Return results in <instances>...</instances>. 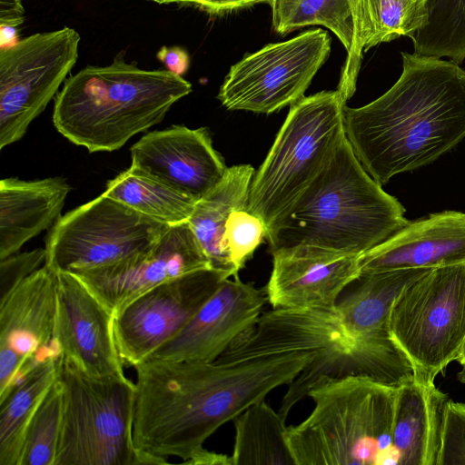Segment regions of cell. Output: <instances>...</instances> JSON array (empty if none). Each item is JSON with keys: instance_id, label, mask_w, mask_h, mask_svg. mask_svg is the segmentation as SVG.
Masks as SVG:
<instances>
[{"instance_id": "6da1fadb", "label": "cell", "mask_w": 465, "mask_h": 465, "mask_svg": "<svg viewBox=\"0 0 465 465\" xmlns=\"http://www.w3.org/2000/svg\"><path fill=\"white\" fill-rule=\"evenodd\" d=\"M317 354L297 351L232 362L146 359L134 367L136 449L186 462L217 429L290 384Z\"/></svg>"}, {"instance_id": "7a4b0ae2", "label": "cell", "mask_w": 465, "mask_h": 465, "mask_svg": "<svg viewBox=\"0 0 465 465\" xmlns=\"http://www.w3.org/2000/svg\"><path fill=\"white\" fill-rule=\"evenodd\" d=\"M401 55L391 88L361 107H343L345 136L380 185L434 162L465 137V71L453 61Z\"/></svg>"}, {"instance_id": "3957f363", "label": "cell", "mask_w": 465, "mask_h": 465, "mask_svg": "<svg viewBox=\"0 0 465 465\" xmlns=\"http://www.w3.org/2000/svg\"><path fill=\"white\" fill-rule=\"evenodd\" d=\"M362 167L346 136L292 210L266 234L271 252L308 247L361 256L409 221Z\"/></svg>"}, {"instance_id": "277c9868", "label": "cell", "mask_w": 465, "mask_h": 465, "mask_svg": "<svg viewBox=\"0 0 465 465\" xmlns=\"http://www.w3.org/2000/svg\"><path fill=\"white\" fill-rule=\"evenodd\" d=\"M192 84L168 70H143L115 57L66 78L54 98L53 123L71 143L90 153L120 149L161 123Z\"/></svg>"}, {"instance_id": "5b68a950", "label": "cell", "mask_w": 465, "mask_h": 465, "mask_svg": "<svg viewBox=\"0 0 465 465\" xmlns=\"http://www.w3.org/2000/svg\"><path fill=\"white\" fill-rule=\"evenodd\" d=\"M396 389L361 375L321 379L307 394L312 413L287 428L296 465H398Z\"/></svg>"}, {"instance_id": "8992f818", "label": "cell", "mask_w": 465, "mask_h": 465, "mask_svg": "<svg viewBox=\"0 0 465 465\" xmlns=\"http://www.w3.org/2000/svg\"><path fill=\"white\" fill-rule=\"evenodd\" d=\"M297 351L318 354L289 384L278 411L285 420L324 377L361 375L391 387L398 382L391 366L351 340L334 308H273L262 313L216 361L232 362Z\"/></svg>"}, {"instance_id": "52a82bcc", "label": "cell", "mask_w": 465, "mask_h": 465, "mask_svg": "<svg viewBox=\"0 0 465 465\" xmlns=\"http://www.w3.org/2000/svg\"><path fill=\"white\" fill-rule=\"evenodd\" d=\"M345 104L338 90L291 104L249 191L246 209L263 221L267 232L287 215L345 138Z\"/></svg>"}, {"instance_id": "ba28073f", "label": "cell", "mask_w": 465, "mask_h": 465, "mask_svg": "<svg viewBox=\"0 0 465 465\" xmlns=\"http://www.w3.org/2000/svg\"><path fill=\"white\" fill-rule=\"evenodd\" d=\"M58 377L64 408L54 465L164 464L134 442L135 383L87 374L63 354Z\"/></svg>"}, {"instance_id": "9c48e42d", "label": "cell", "mask_w": 465, "mask_h": 465, "mask_svg": "<svg viewBox=\"0 0 465 465\" xmlns=\"http://www.w3.org/2000/svg\"><path fill=\"white\" fill-rule=\"evenodd\" d=\"M390 331L417 377L434 381L458 360L465 339V263L430 269L405 286L392 306Z\"/></svg>"}, {"instance_id": "30bf717a", "label": "cell", "mask_w": 465, "mask_h": 465, "mask_svg": "<svg viewBox=\"0 0 465 465\" xmlns=\"http://www.w3.org/2000/svg\"><path fill=\"white\" fill-rule=\"evenodd\" d=\"M170 228L102 193L60 216L45 239V264L78 273L149 252Z\"/></svg>"}, {"instance_id": "8fae6325", "label": "cell", "mask_w": 465, "mask_h": 465, "mask_svg": "<svg viewBox=\"0 0 465 465\" xmlns=\"http://www.w3.org/2000/svg\"><path fill=\"white\" fill-rule=\"evenodd\" d=\"M80 40L64 26L0 48V149L19 141L57 94L77 61Z\"/></svg>"}, {"instance_id": "7c38bea8", "label": "cell", "mask_w": 465, "mask_h": 465, "mask_svg": "<svg viewBox=\"0 0 465 465\" xmlns=\"http://www.w3.org/2000/svg\"><path fill=\"white\" fill-rule=\"evenodd\" d=\"M331 37L307 30L269 44L232 65L217 98L228 110L271 114L304 96L331 53Z\"/></svg>"}, {"instance_id": "4fadbf2b", "label": "cell", "mask_w": 465, "mask_h": 465, "mask_svg": "<svg viewBox=\"0 0 465 465\" xmlns=\"http://www.w3.org/2000/svg\"><path fill=\"white\" fill-rule=\"evenodd\" d=\"M229 276L196 271L141 294L114 313V332L124 365L135 367L174 338Z\"/></svg>"}, {"instance_id": "5bb4252c", "label": "cell", "mask_w": 465, "mask_h": 465, "mask_svg": "<svg viewBox=\"0 0 465 465\" xmlns=\"http://www.w3.org/2000/svg\"><path fill=\"white\" fill-rule=\"evenodd\" d=\"M56 309L57 271L46 264L0 302V401L38 363L62 354Z\"/></svg>"}, {"instance_id": "9a60e30c", "label": "cell", "mask_w": 465, "mask_h": 465, "mask_svg": "<svg viewBox=\"0 0 465 465\" xmlns=\"http://www.w3.org/2000/svg\"><path fill=\"white\" fill-rule=\"evenodd\" d=\"M211 264L188 222L170 226L147 252L112 266L74 273L114 313L147 291Z\"/></svg>"}, {"instance_id": "2e32d148", "label": "cell", "mask_w": 465, "mask_h": 465, "mask_svg": "<svg viewBox=\"0 0 465 465\" xmlns=\"http://www.w3.org/2000/svg\"><path fill=\"white\" fill-rule=\"evenodd\" d=\"M114 317V312L79 277L57 272L54 341L61 353L89 375H124Z\"/></svg>"}, {"instance_id": "e0dca14e", "label": "cell", "mask_w": 465, "mask_h": 465, "mask_svg": "<svg viewBox=\"0 0 465 465\" xmlns=\"http://www.w3.org/2000/svg\"><path fill=\"white\" fill-rule=\"evenodd\" d=\"M267 301L265 288L238 275L225 278L185 327L149 358L214 361L255 323Z\"/></svg>"}, {"instance_id": "ac0fdd59", "label": "cell", "mask_w": 465, "mask_h": 465, "mask_svg": "<svg viewBox=\"0 0 465 465\" xmlns=\"http://www.w3.org/2000/svg\"><path fill=\"white\" fill-rule=\"evenodd\" d=\"M130 153L131 165L197 201L222 182L228 169L204 127L173 125L150 132Z\"/></svg>"}, {"instance_id": "d6986e66", "label": "cell", "mask_w": 465, "mask_h": 465, "mask_svg": "<svg viewBox=\"0 0 465 465\" xmlns=\"http://www.w3.org/2000/svg\"><path fill=\"white\" fill-rule=\"evenodd\" d=\"M430 269L360 272L343 290L334 310L359 349L394 364L411 361L391 337V312L404 287Z\"/></svg>"}, {"instance_id": "ffe728a7", "label": "cell", "mask_w": 465, "mask_h": 465, "mask_svg": "<svg viewBox=\"0 0 465 465\" xmlns=\"http://www.w3.org/2000/svg\"><path fill=\"white\" fill-rule=\"evenodd\" d=\"M265 287L272 308H334L343 290L360 274L359 257L308 247L272 252Z\"/></svg>"}, {"instance_id": "44dd1931", "label": "cell", "mask_w": 465, "mask_h": 465, "mask_svg": "<svg viewBox=\"0 0 465 465\" xmlns=\"http://www.w3.org/2000/svg\"><path fill=\"white\" fill-rule=\"evenodd\" d=\"M465 263V213L445 211L408 223L359 257L360 272Z\"/></svg>"}, {"instance_id": "7402d4cb", "label": "cell", "mask_w": 465, "mask_h": 465, "mask_svg": "<svg viewBox=\"0 0 465 465\" xmlns=\"http://www.w3.org/2000/svg\"><path fill=\"white\" fill-rule=\"evenodd\" d=\"M449 399L434 384L415 377L396 389L392 443L398 465H437Z\"/></svg>"}, {"instance_id": "603a6c76", "label": "cell", "mask_w": 465, "mask_h": 465, "mask_svg": "<svg viewBox=\"0 0 465 465\" xmlns=\"http://www.w3.org/2000/svg\"><path fill=\"white\" fill-rule=\"evenodd\" d=\"M71 190L65 179L49 177L0 182V260L16 253L61 216Z\"/></svg>"}, {"instance_id": "cb8c5ba5", "label": "cell", "mask_w": 465, "mask_h": 465, "mask_svg": "<svg viewBox=\"0 0 465 465\" xmlns=\"http://www.w3.org/2000/svg\"><path fill=\"white\" fill-rule=\"evenodd\" d=\"M427 15V0H358L355 42L337 89L345 102L355 92L363 51L401 36L411 38Z\"/></svg>"}, {"instance_id": "d4e9b609", "label": "cell", "mask_w": 465, "mask_h": 465, "mask_svg": "<svg viewBox=\"0 0 465 465\" xmlns=\"http://www.w3.org/2000/svg\"><path fill=\"white\" fill-rule=\"evenodd\" d=\"M254 172L251 164L228 167L222 182L197 201L188 220L212 269L229 277L237 275L238 271L223 246L225 223L233 211L246 208Z\"/></svg>"}, {"instance_id": "484cf974", "label": "cell", "mask_w": 465, "mask_h": 465, "mask_svg": "<svg viewBox=\"0 0 465 465\" xmlns=\"http://www.w3.org/2000/svg\"><path fill=\"white\" fill-rule=\"evenodd\" d=\"M61 355L38 363L0 401V465L20 464L27 427L58 378Z\"/></svg>"}, {"instance_id": "4316f807", "label": "cell", "mask_w": 465, "mask_h": 465, "mask_svg": "<svg viewBox=\"0 0 465 465\" xmlns=\"http://www.w3.org/2000/svg\"><path fill=\"white\" fill-rule=\"evenodd\" d=\"M285 420L264 400L234 418L232 465H296Z\"/></svg>"}, {"instance_id": "83f0119b", "label": "cell", "mask_w": 465, "mask_h": 465, "mask_svg": "<svg viewBox=\"0 0 465 465\" xmlns=\"http://www.w3.org/2000/svg\"><path fill=\"white\" fill-rule=\"evenodd\" d=\"M103 193L169 226L188 222L197 203L133 165L108 181Z\"/></svg>"}, {"instance_id": "f1b7e54d", "label": "cell", "mask_w": 465, "mask_h": 465, "mask_svg": "<svg viewBox=\"0 0 465 465\" xmlns=\"http://www.w3.org/2000/svg\"><path fill=\"white\" fill-rule=\"evenodd\" d=\"M272 27L284 35L308 25H323L341 42L349 56L356 23L350 0H272Z\"/></svg>"}, {"instance_id": "f546056e", "label": "cell", "mask_w": 465, "mask_h": 465, "mask_svg": "<svg viewBox=\"0 0 465 465\" xmlns=\"http://www.w3.org/2000/svg\"><path fill=\"white\" fill-rule=\"evenodd\" d=\"M427 21L411 37L414 53L449 57L457 64L465 59V0H427Z\"/></svg>"}, {"instance_id": "4dcf8cb0", "label": "cell", "mask_w": 465, "mask_h": 465, "mask_svg": "<svg viewBox=\"0 0 465 465\" xmlns=\"http://www.w3.org/2000/svg\"><path fill=\"white\" fill-rule=\"evenodd\" d=\"M63 408L64 388L58 377L29 422L19 465H54Z\"/></svg>"}, {"instance_id": "1f68e13d", "label": "cell", "mask_w": 465, "mask_h": 465, "mask_svg": "<svg viewBox=\"0 0 465 465\" xmlns=\"http://www.w3.org/2000/svg\"><path fill=\"white\" fill-rule=\"evenodd\" d=\"M266 234L263 221L246 208L230 214L225 223L223 246L238 272L244 267Z\"/></svg>"}, {"instance_id": "d6a6232c", "label": "cell", "mask_w": 465, "mask_h": 465, "mask_svg": "<svg viewBox=\"0 0 465 465\" xmlns=\"http://www.w3.org/2000/svg\"><path fill=\"white\" fill-rule=\"evenodd\" d=\"M437 465H465V402L446 404Z\"/></svg>"}, {"instance_id": "836d02e7", "label": "cell", "mask_w": 465, "mask_h": 465, "mask_svg": "<svg viewBox=\"0 0 465 465\" xmlns=\"http://www.w3.org/2000/svg\"><path fill=\"white\" fill-rule=\"evenodd\" d=\"M45 248L16 252L0 260V302H3L23 281L45 264Z\"/></svg>"}, {"instance_id": "e575fe53", "label": "cell", "mask_w": 465, "mask_h": 465, "mask_svg": "<svg viewBox=\"0 0 465 465\" xmlns=\"http://www.w3.org/2000/svg\"><path fill=\"white\" fill-rule=\"evenodd\" d=\"M272 0H181V4L195 5L209 14L223 15L261 3L271 4Z\"/></svg>"}, {"instance_id": "d590c367", "label": "cell", "mask_w": 465, "mask_h": 465, "mask_svg": "<svg viewBox=\"0 0 465 465\" xmlns=\"http://www.w3.org/2000/svg\"><path fill=\"white\" fill-rule=\"evenodd\" d=\"M160 60L171 73L183 76L190 64V57L186 50L179 46H163L156 54Z\"/></svg>"}, {"instance_id": "8d00e7d4", "label": "cell", "mask_w": 465, "mask_h": 465, "mask_svg": "<svg viewBox=\"0 0 465 465\" xmlns=\"http://www.w3.org/2000/svg\"><path fill=\"white\" fill-rule=\"evenodd\" d=\"M21 0H0V25L18 26L24 21Z\"/></svg>"}, {"instance_id": "74e56055", "label": "cell", "mask_w": 465, "mask_h": 465, "mask_svg": "<svg viewBox=\"0 0 465 465\" xmlns=\"http://www.w3.org/2000/svg\"><path fill=\"white\" fill-rule=\"evenodd\" d=\"M184 463L193 465H232V460L231 456L203 449Z\"/></svg>"}, {"instance_id": "f35d334b", "label": "cell", "mask_w": 465, "mask_h": 465, "mask_svg": "<svg viewBox=\"0 0 465 465\" xmlns=\"http://www.w3.org/2000/svg\"><path fill=\"white\" fill-rule=\"evenodd\" d=\"M17 26L10 25H0V45L1 48L14 46L18 43Z\"/></svg>"}, {"instance_id": "ab89813d", "label": "cell", "mask_w": 465, "mask_h": 465, "mask_svg": "<svg viewBox=\"0 0 465 465\" xmlns=\"http://www.w3.org/2000/svg\"><path fill=\"white\" fill-rule=\"evenodd\" d=\"M350 2H351V7H352V11H353V15H354V17H355L356 29H357L358 0H350ZM355 35H356V34H355Z\"/></svg>"}, {"instance_id": "60d3db41", "label": "cell", "mask_w": 465, "mask_h": 465, "mask_svg": "<svg viewBox=\"0 0 465 465\" xmlns=\"http://www.w3.org/2000/svg\"><path fill=\"white\" fill-rule=\"evenodd\" d=\"M462 366H465V339L463 341V345L460 353V356L457 360Z\"/></svg>"}, {"instance_id": "b9f144b4", "label": "cell", "mask_w": 465, "mask_h": 465, "mask_svg": "<svg viewBox=\"0 0 465 465\" xmlns=\"http://www.w3.org/2000/svg\"><path fill=\"white\" fill-rule=\"evenodd\" d=\"M457 379L460 382L465 384V366L458 372Z\"/></svg>"}, {"instance_id": "7bdbcfd3", "label": "cell", "mask_w": 465, "mask_h": 465, "mask_svg": "<svg viewBox=\"0 0 465 465\" xmlns=\"http://www.w3.org/2000/svg\"><path fill=\"white\" fill-rule=\"evenodd\" d=\"M158 4L180 3L181 0H149Z\"/></svg>"}]
</instances>
